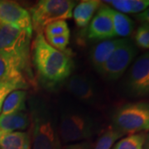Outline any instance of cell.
Instances as JSON below:
<instances>
[{"label": "cell", "mask_w": 149, "mask_h": 149, "mask_svg": "<svg viewBox=\"0 0 149 149\" xmlns=\"http://www.w3.org/2000/svg\"><path fill=\"white\" fill-rule=\"evenodd\" d=\"M31 125L29 112H19L8 115H0V132H23Z\"/></svg>", "instance_id": "obj_13"}, {"label": "cell", "mask_w": 149, "mask_h": 149, "mask_svg": "<svg viewBox=\"0 0 149 149\" xmlns=\"http://www.w3.org/2000/svg\"><path fill=\"white\" fill-rule=\"evenodd\" d=\"M123 135L122 133L110 127L99 138L94 146V149H111L114 143Z\"/></svg>", "instance_id": "obj_21"}, {"label": "cell", "mask_w": 149, "mask_h": 149, "mask_svg": "<svg viewBox=\"0 0 149 149\" xmlns=\"http://www.w3.org/2000/svg\"><path fill=\"white\" fill-rule=\"evenodd\" d=\"M29 88V83L26 81L19 80H1L0 81V114L3 103L7 96L13 91L17 90H27Z\"/></svg>", "instance_id": "obj_20"}, {"label": "cell", "mask_w": 149, "mask_h": 149, "mask_svg": "<svg viewBox=\"0 0 149 149\" xmlns=\"http://www.w3.org/2000/svg\"><path fill=\"white\" fill-rule=\"evenodd\" d=\"M126 39L127 38H115L101 41L92 48L91 52V63L96 71L100 72L108 59L120 45L126 41Z\"/></svg>", "instance_id": "obj_12"}, {"label": "cell", "mask_w": 149, "mask_h": 149, "mask_svg": "<svg viewBox=\"0 0 149 149\" xmlns=\"http://www.w3.org/2000/svg\"><path fill=\"white\" fill-rule=\"evenodd\" d=\"M32 149H61L58 129L48 106L39 99L29 102Z\"/></svg>", "instance_id": "obj_3"}, {"label": "cell", "mask_w": 149, "mask_h": 149, "mask_svg": "<svg viewBox=\"0 0 149 149\" xmlns=\"http://www.w3.org/2000/svg\"><path fill=\"white\" fill-rule=\"evenodd\" d=\"M137 54L138 50L135 44L127 38L108 59L99 73L108 80L119 79L133 62Z\"/></svg>", "instance_id": "obj_7"}, {"label": "cell", "mask_w": 149, "mask_h": 149, "mask_svg": "<svg viewBox=\"0 0 149 149\" xmlns=\"http://www.w3.org/2000/svg\"><path fill=\"white\" fill-rule=\"evenodd\" d=\"M127 87L129 93L136 97L149 96V52L140 56L131 66Z\"/></svg>", "instance_id": "obj_8"}, {"label": "cell", "mask_w": 149, "mask_h": 149, "mask_svg": "<svg viewBox=\"0 0 149 149\" xmlns=\"http://www.w3.org/2000/svg\"><path fill=\"white\" fill-rule=\"evenodd\" d=\"M67 90L80 101L95 103L97 99V91L93 81L87 76L74 74L70 76L66 83Z\"/></svg>", "instance_id": "obj_11"}, {"label": "cell", "mask_w": 149, "mask_h": 149, "mask_svg": "<svg viewBox=\"0 0 149 149\" xmlns=\"http://www.w3.org/2000/svg\"><path fill=\"white\" fill-rule=\"evenodd\" d=\"M146 140V134L143 133L129 134L119 140L111 149H143Z\"/></svg>", "instance_id": "obj_19"}, {"label": "cell", "mask_w": 149, "mask_h": 149, "mask_svg": "<svg viewBox=\"0 0 149 149\" xmlns=\"http://www.w3.org/2000/svg\"><path fill=\"white\" fill-rule=\"evenodd\" d=\"M58 133L64 143L81 142L96 133V123L88 114L76 111L63 113L58 124Z\"/></svg>", "instance_id": "obj_6"}, {"label": "cell", "mask_w": 149, "mask_h": 149, "mask_svg": "<svg viewBox=\"0 0 149 149\" xmlns=\"http://www.w3.org/2000/svg\"><path fill=\"white\" fill-rule=\"evenodd\" d=\"M64 149H94V144L91 141L85 140L75 143L68 144L65 147Z\"/></svg>", "instance_id": "obj_26"}, {"label": "cell", "mask_w": 149, "mask_h": 149, "mask_svg": "<svg viewBox=\"0 0 149 149\" xmlns=\"http://www.w3.org/2000/svg\"><path fill=\"white\" fill-rule=\"evenodd\" d=\"M113 128L124 134H135L149 131V103H129L114 112Z\"/></svg>", "instance_id": "obj_5"}, {"label": "cell", "mask_w": 149, "mask_h": 149, "mask_svg": "<svg viewBox=\"0 0 149 149\" xmlns=\"http://www.w3.org/2000/svg\"><path fill=\"white\" fill-rule=\"evenodd\" d=\"M44 34L46 37H52L61 36V35H66L70 34V29L66 21L64 20H60L56 21L47 25L44 30Z\"/></svg>", "instance_id": "obj_23"}, {"label": "cell", "mask_w": 149, "mask_h": 149, "mask_svg": "<svg viewBox=\"0 0 149 149\" xmlns=\"http://www.w3.org/2000/svg\"><path fill=\"white\" fill-rule=\"evenodd\" d=\"M31 135L27 132H0V149H31Z\"/></svg>", "instance_id": "obj_15"}, {"label": "cell", "mask_w": 149, "mask_h": 149, "mask_svg": "<svg viewBox=\"0 0 149 149\" xmlns=\"http://www.w3.org/2000/svg\"><path fill=\"white\" fill-rule=\"evenodd\" d=\"M143 149H149V133L148 135H146V140H145Z\"/></svg>", "instance_id": "obj_28"}, {"label": "cell", "mask_w": 149, "mask_h": 149, "mask_svg": "<svg viewBox=\"0 0 149 149\" xmlns=\"http://www.w3.org/2000/svg\"><path fill=\"white\" fill-rule=\"evenodd\" d=\"M108 13L111 18L113 31L116 37L125 38L132 34L134 28V22L129 17L114 10L109 6Z\"/></svg>", "instance_id": "obj_17"}, {"label": "cell", "mask_w": 149, "mask_h": 149, "mask_svg": "<svg viewBox=\"0 0 149 149\" xmlns=\"http://www.w3.org/2000/svg\"><path fill=\"white\" fill-rule=\"evenodd\" d=\"M32 34L9 26H0V56L29 83L34 80L31 67Z\"/></svg>", "instance_id": "obj_2"}, {"label": "cell", "mask_w": 149, "mask_h": 149, "mask_svg": "<svg viewBox=\"0 0 149 149\" xmlns=\"http://www.w3.org/2000/svg\"><path fill=\"white\" fill-rule=\"evenodd\" d=\"M136 17H137L138 20L142 22L143 23H148V24H149V8H147L145 11H143V13H139L136 16Z\"/></svg>", "instance_id": "obj_27"}, {"label": "cell", "mask_w": 149, "mask_h": 149, "mask_svg": "<svg viewBox=\"0 0 149 149\" xmlns=\"http://www.w3.org/2000/svg\"><path fill=\"white\" fill-rule=\"evenodd\" d=\"M134 40L136 45L143 49H149V24L142 23L137 29Z\"/></svg>", "instance_id": "obj_24"}, {"label": "cell", "mask_w": 149, "mask_h": 149, "mask_svg": "<svg viewBox=\"0 0 149 149\" xmlns=\"http://www.w3.org/2000/svg\"><path fill=\"white\" fill-rule=\"evenodd\" d=\"M88 37L97 41L110 40L116 37L106 4L102 3L93 17L88 28Z\"/></svg>", "instance_id": "obj_10"}, {"label": "cell", "mask_w": 149, "mask_h": 149, "mask_svg": "<svg viewBox=\"0 0 149 149\" xmlns=\"http://www.w3.org/2000/svg\"><path fill=\"white\" fill-rule=\"evenodd\" d=\"M98 0H84L80 2L73 9L72 16L75 24L79 27H85L92 20L94 14L101 6Z\"/></svg>", "instance_id": "obj_14"}, {"label": "cell", "mask_w": 149, "mask_h": 149, "mask_svg": "<svg viewBox=\"0 0 149 149\" xmlns=\"http://www.w3.org/2000/svg\"><path fill=\"white\" fill-rule=\"evenodd\" d=\"M27 97V91L23 90H17L11 92L3 103L0 115H8L19 112L27 111L26 104Z\"/></svg>", "instance_id": "obj_16"}, {"label": "cell", "mask_w": 149, "mask_h": 149, "mask_svg": "<svg viewBox=\"0 0 149 149\" xmlns=\"http://www.w3.org/2000/svg\"><path fill=\"white\" fill-rule=\"evenodd\" d=\"M75 5V2L71 0L37 1L28 11L31 16L32 29L37 33H42L48 24L56 21L70 19Z\"/></svg>", "instance_id": "obj_4"}, {"label": "cell", "mask_w": 149, "mask_h": 149, "mask_svg": "<svg viewBox=\"0 0 149 149\" xmlns=\"http://www.w3.org/2000/svg\"><path fill=\"white\" fill-rule=\"evenodd\" d=\"M0 26H9L32 35V24L29 12L14 1L0 0Z\"/></svg>", "instance_id": "obj_9"}, {"label": "cell", "mask_w": 149, "mask_h": 149, "mask_svg": "<svg viewBox=\"0 0 149 149\" xmlns=\"http://www.w3.org/2000/svg\"><path fill=\"white\" fill-rule=\"evenodd\" d=\"M1 80H19L29 83L23 74L14 69L0 56V81Z\"/></svg>", "instance_id": "obj_22"}, {"label": "cell", "mask_w": 149, "mask_h": 149, "mask_svg": "<svg viewBox=\"0 0 149 149\" xmlns=\"http://www.w3.org/2000/svg\"><path fill=\"white\" fill-rule=\"evenodd\" d=\"M31 61L39 84L55 90L69 79L74 68L71 57L49 45L43 33H37L31 46Z\"/></svg>", "instance_id": "obj_1"}, {"label": "cell", "mask_w": 149, "mask_h": 149, "mask_svg": "<svg viewBox=\"0 0 149 149\" xmlns=\"http://www.w3.org/2000/svg\"><path fill=\"white\" fill-rule=\"evenodd\" d=\"M121 13H141L149 8V0H109L104 1Z\"/></svg>", "instance_id": "obj_18"}, {"label": "cell", "mask_w": 149, "mask_h": 149, "mask_svg": "<svg viewBox=\"0 0 149 149\" xmlns=\"http://www.w3.org/2000/svg\"><path fill=\"white\" fill-rule=\"evenodd\" d=\"M46 40L48 44L51 45L55 49L61 52H65V49L67 47L70 42V34L61 35V36H57V37H47Z\"/></svg>", "instance_id": "obj_25"}]
</instances>
